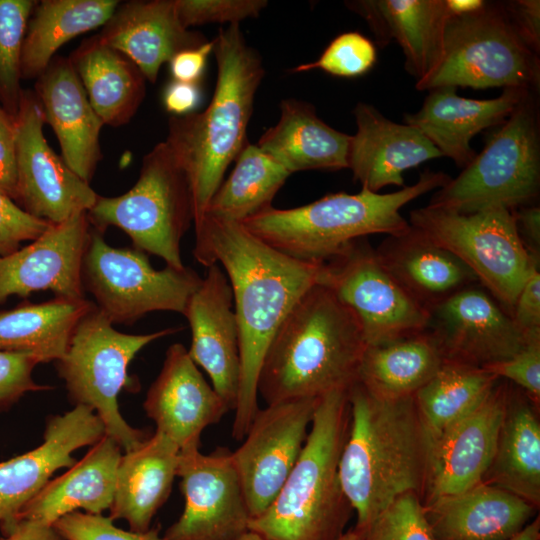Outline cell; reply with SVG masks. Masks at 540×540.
Masks as SVG:
<instances>
[{
    "label": "cell",
    "mask_w": 540,
    "mask_h": 540,
    "mask_svg": "<svg viewBox=\"0 0 540 540\" xmlns=\"http://www.w3.org/2000/svg\"><path fill=\"white\" fill-rule=\"evenodd\" d=\"M195 226V259L220 263L233 293L239 327L240 380L231 435L242 441L255 418L258 377L279 326L295 303L318 282L322 263L290 257L241 223L204 215Z\"/></svg>",
    "instance_id": "6da1fadb"
},
{
    "label": "cell",
    "mask_w": 540,
    "mask_h": 540,
    "mask_svg": "<svg viewBox=\"0 0 540 540\" xmlns=\"http://www.w3.org/2000/svg\"><path fill=\"white\" fill-rule=\"evenodd\" d=\"M348 400L350 423L338 474L359 533L401 495L415 493L423 500L430 441L414 396L380 398L357 381Z\"/></svg>",
    "instance_id": "7a4b0ae2"
},
{
    "label": "cell",
    "mask_w": 540,
    "mask_h": 540,
    "mask_svg": "<svg viewBox=\"0 0 540 540\" xmlns=\"http://www.w3.org/2000/svg\"><path fill=\"white\" fill-rule=\"evenodd\" d=\"M367 347L355 314L315 284L295 303L265 354L258 395L267 405L348 390Z\"/></svg>",
    "instance_id": "3957f363"
},
{
    "label": "cell",
    "mask_w": 540,
    "mask_h": 540,
    "mask_svg": "<svg viewBox=\"0 0 540 540\" xmlns=\"http://www.w3.org/2000/svg\"><path fill=\"white\" fill-rule=\"evenodd\" d=\"M213 42L217 82L212 99L202 112L171 116L165 140L188 177L194 224L247 142L255 95L265 74L261 56L247 44L239 24L219 29Z\"/></svg>",
    "instance_id": "277c9868"
},
{
    "label": "cell",
    "mask_w": 540,
    "mask_h": 540,
    "mask_svg": "<svg viewBox=\"0 0 540 540\" xmlns=\"http://www.w3.org/2000/svg\"><path fill=\"white\" fill-rule=\"evenodd\" d=\"M348 390L318 398L298 460L270 506L250 520L249 530L266 540H339L346 532L353 509L338 465L350 423Z\"/></svg>",
    "instance_id": "5b68a950"
},
{
    "label": "cell",
    "mask_w": 540,
    "mask_h": 540,
    "mask_svg": "<svg viewBox=\"0 0 540 540\" xmlns=\"http://www.w3.org/2000/svg\"><path fill=\"white\" fill-rule=\"evenodd\" d=\"M451 179L429 169L417 182L400 190L380 194L364 187L324 197L290 209L269 207L241 223L249 232L278 251L298 260L324 263L350 242L371 234L396 236L410 224L400 213L410 201Z\"/></svg>",
    "instance_id": "8992f818"
},
{
    "label": "cell",
    "mask_w": 540,
    "mask_h": 540,
    "mask_svg": "<svg viewBox=\"0 0 540 540\" xmlns=\"http://www.w3.org/2000/svg\"><path fill=\"white\" fill-rule=\"evenodd\" d=\"M486 141L485 147L432 196L427 206L460 214L530 204L540 188V134L529 92Z\"/></svg>",
    "instance_id": "52a82bcc"
},
{
    "label": "cell",
    "mask_w": 540,
    "mask_h": 540,
    "mask_svg": "<svg viewBox=\"0 0 540 540\" xmlns=\"http://www.w3.org/2000/svg\"><path fill=\"white\" fill-rule=\"evenodd\" d=\"M91 227L124 231L134 248L162 258L167 266L183 269L181 241L194 223L193 196L185 171L165 141L142 160L137 182L126 193L98 195L87 212Z\"/></svg>",
    "instance_id": "ba28073f"
},
{
    "label": "cell",
    "mask_w": 540,
    "mask_h": 540,
    "mask_svg": "<svg viewBox=\"0 0 540 540\" xmlns=\"http://www.w3.org/2000/svg\"><path fill=\"white\" fill-rule=\"evenodd\" d=\"M539 81L538 54L520 38L503 5L485 1L477 11L449 17L440 61L415 87L531 90Z\"/></svg>",
    "instance_id": "9c48e42d"
},
{
    "label": "cell",
    "mask_w": 540,
    "mask_h": 540,
    "mask_svg": "<svg viewBox=\"0 0 540 540\" xmlns=\"http://www.w3.org/2000/svg\"><path fill=\"white\" fill-rule=\"evenodd\" d=\"M179 330L126 334L116 330L94 304L77 323L64 356L56 361L70 400L91 408L103 422L106 435L125 452L148 438L144 431L130 426L119 411L118 395L128 382V366L146 345Z\"/></svg>",
    "instance_id": "30bf717a"
},
{
    "label": "cell",
    "mask_w": 540,
    "mask_h": 540,
    "mask_svg": "<svg viewBox=\"0 0 540 540\" xmlns=\"http://www.w3.org/2000/svg\"><path fill=\"white\" fill-rule=\"evenodd\" d=\"M408 222L460 259L509 314L523 284L539 268L519 236L512 210L460 214L426 206L412 210Z\"/></svg>",
    "instance_id": "8fae6325"
},
{
    "label": "cell",
    "mask_w": 540,
    "mask_h": 540,
    "mask_svg": "<svg viewBox=\"0 0 540 540\" xmlns=\"http://www.w3.org/2000/svg\"><path fill=\"white\" fill-rule=\"evenodd\" d=\"M202 278L191 268L154 269L144 252L114 248L92 228L82 264V283L112 324L131 325L154 311L183 314Z\"/></svg>",
    "instance_id": "7c38bea8"
},
{
    "label": "cell",
    "mask_w": 540,
    "mask_h": 540,
    "mask_svg": "<svg viewBox=\"0 0 540 540\" xmlns=\"http://www.w3.org/2000/svg\"><path fill=\"white\" fill-rule=\"evenodd\" d=\"M317 284L355 314L367 346L426 330L428 310L384 268L367 237L350 242L322 263Z\"/></svg>",
    "instance_id": "4fadbf2b"
},
{
    "label": "cell",
    "mask_w": 540,
    "mask_h": 540,
    "mask_svg": "<svg viewBox=\"0 0 540 540\" xmlns=\"http://www.w3.org/2000/svg\"><path fill=\"white\" fill-rule=\"evenodd\" d=\"M44 116L34 92L23 90L14 118L16 193L14 201L50 224L87 213L98 194L48 145Z\"/></svg>",
    "instance_id": "5bb4252c"
},
{
    "label": "cell",
    "mask_w": 540,
    "mask_h": 540,
    "mask_svg": "<svg viewBox=\"0 0 540 540\" xmlns=\"http://www.w3.org/2000/svg\"><path fill=\"white\" fill-rule=\"evenodd\" d=\"M177 477L184 509L162 540H236L251 520L232 451L180 450Z\"/></svg>",
    "instance_id": "9a60e30c"
},
{
    "label": "cell",
    "mask_w": 540,
    "mask_h": 540,
    "mask_svg": "<svg viewBox=\"0 0 540 540\" xmlns=\"http://www.w3.org/2000/svg\"><path fill=\"white\" fill-rule=\"evenodd\" d=\"M318 399L259 409L242 444L232 451L251 519L278 495L305 444Z\"/></svg>",
    "instance_id": "2e32d148"
},
{
    "label": "cell",
    "mask_w": 540,
    "mask_h": 540,
    "mask_svg": "<svg viewBox=\"0 0 540 540\" xmlns=\"http://www.w3.org/2000/svg\"><path fill=\"white\" fill-rule=\"evenodd\" d=\"M428 312L426 330L448 361L484 368L511 358L527 344L510 314L479 283Z\"/></svg>",
    "instance_id": "e0dca14e"
},
{
    "label": "cell",
    "mask_w": 540,
    "mask_h": 540,
    "mask_svg": "<svg viewBox=\"0 0 540 540\" xmlns=\"http://www.w3.org/2000/svg\"><path fill=\"white\" fill-rule=\"evenodd\" d=\"M106 435L96 413L85 405H75L62 415L51 416L45 426L43 442L33 450L0 462V531L9 534L18 515L61 468L76 460L72 453L93 446Z\"/></svg>",
    "instance_id": "ac0fdd59"
},
{
    "label": "cell",
    "mask_w": 540,
    "mask_h": 540,
    "mask_svg": "<svg viewBox=\"0 0 540 540\" xmlns=\"http://www.w3.org/2000/svg\"><path fill=\"white\" fill-rule=\"evenodd\" d=\"M91 225L87 213L50 227L29 245L0 256V304L9 296L50 290L55 297L84 299L82 264Z\"/></svg>",
    "instance_id": "d6986e66"
},
{
    "label": "cell",
    "mask_w": 540,
    "mask_h": 540,
    "mask_svg": "<svg viewBox=\"0 0 540 540\" xmlns=\"http://www.w3.org/2000/svg\"><path fill=\"white\" fill-rule=\"evenodd\" d=\"M183 315L191 329V359L204 369L214 390L234 410L240 380L239 327L232 288L218 263L207 267Z\"/></svg>",
    "instance_id": "ffe728a7"
},
{
    "label": "cell",
    "mask_w": 540,
    "mask_h": 540,
    "mask_svg": "<svg viewBox=\"0 0 540 540\" xmlns=\"http://www.w3.org/2000/svg\"><path fill=\"white\" fill-rule=\"evenodd\" d=\"M143 408L155 422L156 431L171 439L180 450L199 448L203 430L230 411L181 343L168 347Z\"/></svg>",
    "instance_id": "44dd1931"
},
{
    "label": "cell",
    "mask_w": 540,
    "mask_h": 540,
    "mask_svg": "<svg viewBox=\"0 0 540 540\" xmlns=\"http://www.w3.org/2000/svg\"><path fill=\"white\" fill-rule=\"evenodd\" d=\"M506 389L507 382L499 379L476 409L431 445L423 503L482 482L495 452Z\"/></svg>",
    "instance_id": "7402d4cb"
},
{
    "label": "cell",
    "mask_w": 540,
    "mask_h": 540,
    "mask_svg": "<svg viewBox=\"0 0 540 540\" xmlns=\"http://www.w3.org/2000/svg\"><path fill=\"white\" fill-rule=\"evenodd\" d=\"M35 95L44 120L53 129L62 158L90 183L102 158V121L93 109L69 58L55 56L36 78Z\"/></svg>",
    "instance_id": "603a6c76"
},
{
    "label": "cell",
    "mask_w": 540,
    "mask_h": 540,
    "mask_svg": "<svg viewBox=\"0 0 540 540\" xmlns=\"http://www.w3.org/2000/svg\"><path fill=\"white\" fill-rule=\"evenodd\" d=\"M353 114L357 131L350 137L348 168L353 180L372 192L404 187L406 170L443 157L419 130L389 120L370 104L359 102Z\"/></svg>",
    "instance_id": "cb8c5ba5"
},
{
    "label": "cell",
    "mask_w": 540,
    "mask_h": 540,
    "mask_svg": "<svg viewBox=\"0 0 540 540\" xmlns=\"http://www.w3.org/2000/svg\"><path fill=\"white\" fill-rule=\"evenodd\" d=\"M97 36L133 61L151 83L175 54L208 41L182 25L174 0L119 3Z\"/></svg>",
    "instance_id": "d4e9b609"
},
{
    "label": "cell",
    "mask_w": 540,
    "mask_h": 540,
    "mask_svg": "<svg viewBox=\"0 0 540 540\" xmlns=\"http://www.w3.org/2000/svg\"><path fill=\"white\" fill-rule=\"evenodd\" d=\"M455 87L429 90L421 108L405 114L404 121L419 130L442 154L460 167L476 156L472 138L501 124L531 90L506 88L493 99H470L456 93Z\"/></svg>",
    "instance_id": "484cf974"
},
{
    "label": "cell",
    "mask_w": 540,
    "mask_h": 540,
    "mask_svg": "<svg viewBox=\"0 0 540 540\" xmlns=\"http://www.w3.org/2000/svg\"><path fill=\"white\" fill-rule=\"evenodd\" d=\"M434 540H508L538 510L519 496L484 482L423 503Z\"/></svg>",
    "instance_id": "4316f807"
},
{
    "label": "cell",
    "mask_w": 540,
    "mask_h": 540,
    "mask_svg": "<svg viewBox=\"0 0 540 540\" xmlns=\"http://www.w3.org/2000/svg\"><path fill=\"white\" fill-rule=\"evenodd\" d=\"M345 5L367 22L381 47L391 40L399 44L405 70L416 82L439 63L452 16L446 0H352Z\"/></svg>",
    "instance_id": "83f0119b"
},
{
    "label": "cell",
    "mask_w": 540,
    "mask_h": 540,
    "mask_svg": "<svg viewBox=\"0 0 540 540\" xmlns=\"http://www.w3.org/2000/svg\"><path fill=\"white\" fill-rule=\"evenodd\" d=\"M375 250L384 268L426 310L479 283L460 259L411 226L387 236Z\"/></svg>",
    "instance_id": "f1b7e54d"
},
{
    "label": "cell",
    "mask_w": 540,
    "mask_h": 540,
    "mask_svg": "<svg viewBox=\"0 0 540 540\" xmlns=\"http://www.w3.org/2000/svg\"><path fill=\"white\" fill-rule=\"evenodd\" d=\"M179 452V447L158 431L136 449L125 452L117 467L109 517L126 520L131 531H148L170 495Z\"/></svg>",
    "instance_id": "f546056e"
},
{
    "label": "cell",
    "mask_w": 540,
    "mask_h": 540,
    "mask_svg": "<svg viewBox=\"0 0 540 540\" xmlns=\"http://www.w3.org/2000/svg\"><path fill=\"white\" fill-rule=\"evenodd\" d=\"M121 449L111 437H102L67 472L49 481L23 507L18 521L34 520L53 525L62 516L78 509L91 514H102L110 509Z\"/></svg>",
    "instance_id": "4dcf8cb0"
},
{
    "label": "cell",
    "mask_w": 540,
    "mask_h": 540,
    "mask_svg": "<svg viewBox=\"0 0 540 540\" xmlns=\"http://www.w3.org/2000/svg\"><path fill=\"white\" fill-rule=\"evenodd\" d=\"M350 137L321 120L312 104L284 99L278 122L264 132L256 145L290 174L337 171L348 168Z\"/></svg>",
    "instance_id": "1f68e13d"
},
{
    "label": "cell",
    "mask_w": 540,
    "mask_h": 540,
    "mask_svg": "<svg viewBox=\"0 0 540 540\" xmlns=\"http://www.w3.org/2000/svg\"><path fill=\"white\" fill-rule=\"evenodd\" d=\"M482 482L507 490L539 508L538 406L515 385L507 383L495 452Z\"/></svg>",
    "instance_id": "d6a6232c"
},
{
    "label": "cell",
    "mask_w": 540,
    "mask_h": 540,
    "mask_svg": "<svg viewBox=\"0 0 540 540\" xmlns=\"http://www.w3.org/2000/svg\"><path fill=\"white\" fill-rule=\"evenodd\" d=\"M68 58L103 125L127 124L146 91V78L137 65L97 35L84 39Z\"/></svg>",
    "instance_id": "836d02e7"
},
{
    "label": "cell",
    "mask_w": 540,
    "mask_h": 540,
    "mask_svg": "<svg viewBox=\"0 0 540 540\" xmlns=\"http://www.w3.org/2000/svg\"><path fill=\"white\" fill-rule=\"evenodd\" d=\"M445 357L435 338L424 330L367 346L357 381L385 399L414 396L441 368Z\"/></svg>",
    "instance_id": "e575fe53"
},
{
    "label": "cell",
    "mask_w": 540,
    "mask_h": 540,
    "mask_svg": "<svg viewBox=\"0 0 540 540\" xmlns=\"http://www.w3.org/2000/svg\"><path fill=\"white\" fill-rule=\"evenodd\" d=\"M119 3L118 0L36 1L21 49L22 79L38 78L61 46L81 34L104 26Z\"/></svg>",
    "instance_id": "d590c367"
},
{
    "label": "cell",
    "mask_w": 540,
    "mask_h": 540,
    "mask_svg": "<svg viewBox=\"0 0 540 540\" xmlns=\"http://www.w3.org/2000/svg\"><path fill=\"white\" fill-rule=\"evenodd\" d=\"M93 305L86 298L55 297L1 311L0 350L30 354L39 363L58 361L77 323Z\"/></svg>",
    "instance_id": "8d00e7d4"
},
{
    "label": "cell",
    "mask_w": 540,
    "mask_h": 540,
    "mask_svg": "<svg viewBox=\"0 0 540 540\" xmlns=\"http://www.w3.org/2000/svg\"><path fill=\"white\" fill-rule=\"evenodd\" d=\"M499 379L484 368L446 360L414 395L430 448L448 428L476 409Z\"/></svg>",
    "instance_id": "74e56055"
},
{
    "label": "cell",
    "mask_w": 540,
    "mask_h": 540,
    "mask_svg": "<svg viewBox=\"0 0 540 540\" xmlns=\"http://www.w3.org/2000/svg\"><path fill=\"white\" fill-rule=\"evenodd\" d=\"M289 176L286 169L247 141L235 159L231 174L213 195L204 215L243 223L271 207L273 198Z\"/></svg>",
    "instance_id": "f35d334b"
},
{
    "label": "cell",
    "mask_w": 540,
    "mask_h": 540,
    "mask_svg": "<svg viewBox=\"0 0 540 540\" xmlns=\"http://www.w3.org/2000/svg\"><path fill=\"white\" fill-rule=\"evenodd\" d=\"M36 1L0 0V106L13 118L21 88V49L28 19Z\"/></svg>",
    "instance_id": "ab89813d"
},
{
    "label": "cell",
    "mask_w": 540,
    "mask_h": 540,
    "mask_svg": "<svg viewBox=\"0 0 540 540\" xmlns=\"http://www.w3.org/2000/svg\"><path fill=\"white\" fill-rule=\"evenodd\" d=\"M357 535L358 540H434L415 493L398 497Z\"/></svg>",
    "instance_id": "60d3db41"
},
{
    "label": "cell",
    "mask_w": 540,
    "mask_h": 540,
    "mask_svg": "<svg viewBox=\"0 0 540 540\" xmlns=\"http://www.w3.org/2000/svg\"><path fill=\"white\" fill-rule=\"evenodd\" d=\"M374 43L359 32H345L335 37L320 57L301 64L292 72L322 70L337 77L353 78L364 75L376 63Z\"/></svg>",
    "instance_id": "b9f144b4"
},
{
    "label": "cell",
    "mask_w": 540,
    "mask_h": 540,
    "mask_svg": "<svg viewBox=\"0 0 540 540\" xmlns=\"http://www.w3.org/2000/svg\"><path fill=\"white\" fill-rule=\"evenodd\" d=\"M177 16L186 28L208 23L240 24L256 18L266 0H174Z\"/></svg>",
    "instance_id": "7bdbcfd3"
},
{
    "label": "cell",
    "mask_w": 540,
    "mask_h": 540,
    "mask_svg": "<svg viewBox=\"0 0 540 540\" xmlns=\"http://www.w3.org/2000/svg\"><path fill=\"white\" fill-rule=\"evenodd\" d=\"M111 517L74 511L59 518L53 527L63 540H162L160 527L140 533L114 525Z\"/></svg>",
    "instance_id": "ee69618b"
},
{
    "label": "cell",
    "mask_w": 540,
    "mask_h": 540,
    "mask_svg": "<svg viewBox=\"0 0 540 540\" xmlns=\"http://www.w3.org/2000/svg\"><path fill=\"white\" fill-rule=\"evenodd\" d=\"M37 364L39 361L30 354L0 350V410L12 406L27 392L51 389L33 380Z\"/></svg>",
    "instance_id": "f6af8a7d"
},
{
    "label": "cell",
    "mask_w": 540,
    "mask_h": 540,
    "mask_svg": "<svg viewBox=\"0 0 540 540\" xmlns=\"http://www.w3.org/2000/svg\"><path fill=\"white\" fill-rule=\"evenodd\" d=\"M484 369L513 383L539 407L540 340L527 343L511 358L488 365Z\"/></svg>",
    "instance_id": "bcb514c9"
},
{
    "label": "cell",
    "mask_w": 540,
    "mask_h": 540,
    "mask_svg": "<svg viewBox=\"0 0 540 540\" xmlns=\"http://www.w3.org/2000/svg\"><path fill=\"white\" fill-rule=\"evenodd\" d=\"M50 223L25 212L13 199L0 193V256L17 251L24 241H33Z\"/></svg>",
    "instance_id": "7dc6e473"
},
{
    "label": "cell",
    "mask_w": 540,
    "mask_h": 540,
    "mask_svg": "<svg viewBox=\"0 0 540 540\" xmlns=\"http://www.w3.org/2000/svg\"><path fill=\"white\" fill-rule=\"evenodd\" d=\"M527 343L540 340V272L532 271L523 284L510 314Z\"/></svg>",
    "instance_id": "c3c4849f"
},
{
    "label": "cell",
    "mask_w": 540,
    "mask_h": 540,
    "mask_svg": "<svg viewBox=\"0 0 540 540\" xmlns=\"http://www.w3.org/2000/svg\"><path fill=\"white\" fill-rule=\"evenodd\" d=\"M516 32L535 53L540 50V1L515 0L502 3Z\"/></svg>",
    "instance_id": "681fc988"
},
{
    "label": "cell",
    "mask_w": 540,
    "mask_h": 540,
    "mask_svg": "<svg viewBox=\"0 0 540 540\" xmlns=\"http://www.w3.org/2000/svg\"><path fill=\"white\" fill-rule=\"evenodd\" d=\"M0 193L15 199V124L14 118L0 106Z\"/></svg>",
    "instance_id": "f907efd6"
},
{
    "label": "cell",
    "mask_w": 540,
    "mask_h": 540,
    "mask_svg": "<svg viewBox=\"0 0 540 540\" xmlns=\"http://www.w3.org/2000/svg\"><path fill=\"white\" fill-rule=\"evenodd\" d=\"M213 46V40L207 41L198 47L175 54L168 62L173 80L197 83L203 74L208 56L213 51Z\"/></svg>",
    "instance_id": "816d5d0a"
},
{
    "label": "cell",
    "mask_w": 540,
    "mask_h": 540,
    "mask_svg": "<svg viewBox=\"0 0 540 540\" xmlns=\"http://www.w3.org/2000/svg\"><path fill=\"white\" fill-rule=\"evenodd\" d=\"M201 100L198 83L173 80L164 89L163 104L173 116L193 113Z\"/></svg>",
    "instance_id": "f5cc1de1"
},
{
    "label": "cell",
    "mask_w": 540,
    "mask_h": 540,
    "mask_svg": "<svg viewBox=\"0 0 540 540\" xmlns=\"http://www.w3.org/2000/svg\"><path fill=\"white\" fill-rule=\"evenodd\" d=\"M519 236L527 251L537 260L540 256V207L527 205L512 210Z\"/></svg>",
    "instance_id": "db71d44e"
},
{
    "label": "cell",
    "mask_w": 540,
    "mask_h": 540,
    "mask_svg": "<svg viewBox=\"0 0 540 540\" xmlns=\"http://www.w3.org/2000/svg\"><path fill=\"white\" fill-rule=\"evenodd\" d=\"M0 540H63L53 525L34 520H19Z\"/></svg>",
    "instance_id": "11a10c76"
},
{
    "label": "cell",
    "mask_w": 540,
    "mask_h": 540,
    "mask_svg": "<svg viewBox=\"0 0 540 540\" xmlns=\"http://www.w3.org/2000/svg\"><path fill=\"white\" fill-rule=\"evenodd\" d=\"M452 15H462L479 10L485 4L483 0H446Z\"/></svg>",
    "instance_id": "9f6ffc18"
},
{
    "label": "cell",
    "mask_w": 540,
    "mask_h": 540,
    "mask_svg": "<svg viewBox=\"0 0 540 540\" xmlns=\"http://www.w3.org/2000/svg\"><path fill=\"white\" fill-rule=\"evenodd\" d=\"M540 520L539 517L530 521L520 532L508 540H539Z\"/></svg>",
    "instance_id": "6f0895ef"
},
{
    "label": "cell",
    "mask_w": 540,
    "mask_h": 540,
    "mask_svg": "<svg viewBox=\"0 0 540 540\" xmlns=\"http://www.w3.org/2000/svg\"><path fill=\"white\" fill-rule=\"evenodd\" d=\"M236 540H266V539L262 537L260 534L249 530Z\"/></svg>",
    "instance_id": "680465c9"
},
{
    "label": "cell",
    "mask_w": 540,
    "mask_h": 540,
    "mask_svg": "<svg viewBox=\"0 0 540 540\" xmlns=\"http://www.w3.org/2000/svg\"><path fill=\"white\" fill-rule=\"evenodd\" d=\"M339 540H358V535L354 529L347 530Z\"/></svg>",
    "instance_id": "91938a15"
}]
</instances>
